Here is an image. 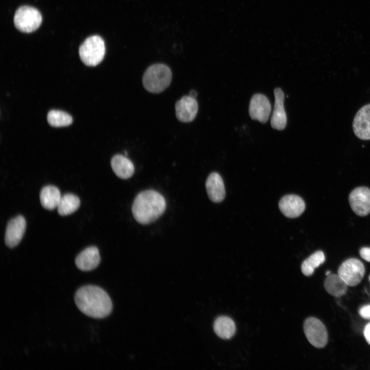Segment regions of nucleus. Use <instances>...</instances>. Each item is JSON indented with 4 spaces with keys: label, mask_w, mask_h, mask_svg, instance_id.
Instances as JSON below:
<instances>
[{
    "label": "nucleus",
    "mask_w": 370,
    "mask_h": 370,
    "mask_svg": "<svg viewBox=\"0 0 370 370\" xmlns=\"http://www.w3.org/2000/svg\"><path fill=\"white\" fill-rule=\"evenodd\" d=\"M110 164L114 172L120 178L128 179L134 173L135 168L133 163L123 155H115L111 160Z\"/></svg>",
    "instance_id": "17"
},
{
    "label": "nucleus",
    "mask_w": 370,
    "mask_h": 370,
    "mask_svg": "<svg viewBox=\"0 0 370 370\" xmlns=\"http://www.w3.org/2000/svg\"><path fill=\"white\" fill-rule=\"evenodd\" d=\"M166 208L164 197L153 190L140 192L135 198L132 211L135 220L139 224L147 225L159 218Z\"/></svg>",
    "instance_id": "2"
},
{
    "label": "nucleus",
    "mask_w": 370,
    "mask_h": 370,
    "mask_svg": "<svg viewBox=\"0 0 370 370\" xmlns=\"http://www.w3.org/2000/svg\"><path fill=\"white\" fill-rule=\"evenodd\" d=\"M26 226L25 219L22 215H18L8 222L5 235L7 247L12 248L18 245L24 236Z\"/></svg>",
    "instance_id": "10"
},
{
    "label": "nucleus",
    "mask_w": 370,
    "mask_h": 370,
    "mask_svg": "<svg viewBox=\"0 0 370 370\" xmlns=\"http://www.w3.org/2000/svg\"><path fill=\"white\" fill-rule=\"evenodd\" d=\"M100 261L98 249L95 246H90L85 248L77 255L75 264L79 270L88 271L97 267Z\"/></svg>",
    "instance_id": "15"
},
{
    "label": "nucleus",
    "mask_w": 370,
    "mask_h": 370,
    "mask_svg": "<svg viewBox=\"0 0 370 370\" xmlns=\"http://www.w3.org/2000/svg\"><path fill=\"white\" fill-rule=\"evenodd\" d=\"M176 116L182 122H189L195 118L198 111V103L195 98L184 96L175 104Z\"/></svg>",
    "instance_id": "12"
},
{
    "label": "nucleus",
    "mask_w": 370,
    "mask_h": 370,
    "mask_svg": "<svg viewBox=\"0 0 370 370\" xmlns=\"http://www.w3.org/2000/svg\"><path fill=\"white\" fill-rule=\"evenodd\" d=\"M279 207L285 216L295 218L304 211L305 204L301 197L291 194L282 197L279 201Z\"/></svg>",
    "instance_id": "13"
},
{
    "label": "nucleus",
    "mask_w": 370,
    "mask_h": 370,
    "mask_svg": "<svg viewBox=\"0 0 370 370\" xmlns=\"http://www.w3.org/2000/svg\"><path fill=\"white\" fill-rule=\"evenodd\" d=\"M206 187L210 199L214 202H219L225 197L224 183L221 176L213 172L208 177Z\"/></svg>",
    "instance_id": "16"
},
{
    "label": "nucleus",
    "mask_w": 370,
    "mask_h": 370,
    "mask_svg": "<svg viewBox=\"0 0 370 370\" xmlns=\"http://www.w3.org/2000/svg\"><path fill=\"white\" fill-rule=\"evenodd\" d=\"M214 330L216 334L223 339H229L235 334V325L229 317L220 316L214 323Z\"/></svg>",
    "instance_id": "20"
},
{
    "label": "nucleus",
    "mask_w": 370,
    "mask_h": 370,
    "mask_svg": "<svg viewBox=\"0 0 370 370\" xmlns=\"http://www.w3.org/2000/svg\"><path fill=\"white\" fill-rule=\"evenodd\" d=\"M325 261V257L322 251H318L303 261L301 265L302 273L306 276L312 275L315 268L318 267Z\"/></svg>",
    "instance_id": "22"
},
{
    "label": "nucleus",
    "mask_w": 370,
    "mask_h": 370,
    "mask_svg": "<svg viewBox=\"0 0 370 370\" xmlns=\"http://www.w3.org/2000/svg\"><path fill=\"white\" fill-rule=\"evenodd\" d=\"M75 302L83 313L95 319L107 317L113 309L112 302L107 293L95 285L80 288L75 294Z\"/></svg>",
    "instance_id": "1"
},
{
    "label": "nucleus",
    "mask_w": 370,
    "mask_h": 370,
    "mask_svg": "<svg viewBox=\"0 0 370 370\" xmlns=\"http://www.w3.org/2000/svg\"><path fill=\"white\" fill-rule=\"evenodd\" d=\"M271 109L270 103L266 96L257 94L252 96L249 107V113L252 119L266 123L269 118Z\"/></svg>",
    "instance_id": "9"
},
{
    "label": "nucleus",
    "mask_w": 370,
    "mask_h": 370,
    "mask_svg": "<svg viewBox=\"0 0 370 370\" xmlns=\"http://www.w3.org/2000/svg\"><path fill=\"white\" fill-rule=\"evenodd\" d=\"M172 75L170 68L163 64H155L145 70L142 78L145 89L153 93H159L170 84Z\"/></svg>",
    "instance_id": "3"
},
{
    "label": "nucleus",
    "mask_w": 370,
    "mask_h": 370,
    "mask_svg": "<svg viewBox=\"0 0 370 370\" xmlns=\"http://www.w3.org/2000/svg\"><path fill=\"white\" fill-rule=\"evenodd\" d=\"M80 200L76 195L68 193L61 196L58 208L61 216H65L75 212L80 207Z\"/></svg>",
    "instance_id": "21"
},
{
    "label": "nucleus",
    "mask_w": 370,
    "mask_h": 370,
    "mask_svg": "<svg viewBox=\"0 0 370 370\" xmlns=\"http://www.w3.org/2000/svg\"><path fill=\"white\" fill-rule=\"evenodd\" d=\"M359 253L362 258L364 260L370 262V248L363 247L360 249Z\"/></svg>",
    "instance_id": "25"
},
{
    "label": "nucleus",
    "mask_w": 370,
    "mask_h": 370,
    "mask_svg": "<svg viewBox=\"0 0 370 370\" xmlns=\"http://www.w3.org/2000/svg\"><path fill=\"white\" fill-rule=\"evenodd\" d=\"M360 316L365 319H370V304L362 306L359 310Z\"/></svg>",
    "instance_id": "24"
},
{
    "label": "nucleus",
    "mask_w": 370,
    "mask_h": 370,
    "mask_svg": "<svg viewBox=\"0 0 370 370\" xmlns=\"http://www.w3.org/2000/svg\"><path fill=\"white\" fill-rule=\"evenodd\" d=\"M369 280H370V277H369Z\"/></svg>",
    "instance_id": "29"
},
{
    "label": "nucleus",
    "mask_w": 370,
    "mask_h": 370,
    "mask_svg": "<svg viewBox=\"0 0 370 370\" xmlns=\"http://www.w3.org/2000/svg\"><path fill=\"white\" fill-rule=\"evenodd\" d=\"M330 274V272L329 271H327L326 272V275H329Z\"/></svg>",
    "instance_id": "28"
},
{
    "label": "nucleus",
    "mask_w": 370,
    "mask_h": 370,
    "mask_svg": "<svg viewBox=\"0 0 370 370\" xmlns=\"http://www.w3.org/2000/svg\"><path fill=\"white\" fill-rule=\"evenodd\" d=\"M304 331L307 340L314 347L322 348L327 343V331L319 319L314 317L307 318L304 323Z\"/></svg>",
    "instance_id": "6"
},
{
    "label": "nucleus",
    "mask_w": 370,
    "mask_h": 370,
    "mask_svg": "<svg viewBox=\"0 0 370 370\" xmlns=\"http://www.w3.org/2000/svg\"><path fill=\"white\" fill-rule=\"evenodd\" d=\"M13 20L17 29L23 32L30 33L35 31L40 26L42 17L36 8L23 6L15 11Z\"/></svg>",
    "instance_id": "5"
},
{
    "label": "nucleus",
    "mask_w": 370,
    "mask_h": 370,
    "mask_svg": "<svg viewBox=\"0 0 370 370\" xmlns=\"http://www.w3.org/2000/svg\"><path fill=\"white\" fill-rule=\"evenodd\" d=\"M324 286L326 291L335 297H341L345 294L347 290V284L338 274H330L327 275Z\"/></svg>",
    "instance_id": "19"
},
{
    "label": "nucleus",
    "mask_w": 370,
    "mask_h": 370,
    "mask_svg": "<svg viewBox=\"0 0 370 370\" xmlns=\"http://www.w3.org/2000/svg\"><path fill=\"white\" fill-rule=\"evenodd\" d=\"M47 119L49 124L53 127L66 126L72 122V118L69 114L60 110H50Z\"/></svg>",
    "instance_id": "23"
},
{
    "label": "nucleus",
    "mask_w": 370,
    "mask_h": 370,
    "mask_svg": "<svg viewBox=\"0 0 370 370\" xmlns=\"http://www.w3.org/2000/svg\"><path fill=\"white\" fill-rule=\"evenodd\" d=\"M61 198L59 189L57 187L51 185L43 187L40 194L42 206L49 210H53L58 207Z\"/></svg>",
    "instance_id": "18"
},
{
    "label": "nucleus",
    "mask_w": 370,
    "mask_h": 370,
    "mask_svg": "<svg viewBox=\"0 0 370 370\" xmlns=\"http://www.w3.org/2000/svg\"><path fill=\"white\" fill-rule=\"evenodd\" d=\"M349 202L352 210L360 216L370 213V189L360 187L354 189L349 195Z\"/></svg>",
    "instance_id": "8"
},
{
    "label": "nucleus",
    "mask_w": 370,
    "mask_h": 370,
    "mask_svg": "<svg viewBox=\"0 0 370 370\" xmlns=\"http://www.w3.org/2000/svg\"><path fill=\"white\" fill-rule=\"evenodd\" d=\"M275 102L271 118V125L278 130H284L287 124L286 114L284 109V94L280 88L274 90Z\"/></svg>",
    "instance_id": "14"
},
{
    "label": "nucleus",
    "mask_w": 370,
    "mask_h": 370,
    "mask_svg": "<svg viewBox=\"0 0 370 370\" xmlns=\"http://www.w3.org/2000/svg\"><path fill=\"white\" fill-rule=\"evenodd\" d=\"M364 336L367 342L370 345V322L365 326Z\"/></svg>",
    "instance_id": "26"
},
{
    "label": "nucleus",
    "mask_w": 370,
    "mask_h": 370,
    "mask_svg": "<svg viewBox=\"0 0 370 370\" xmlns=\"http://www.w3.org/2000/svg\"><path fill=\"white\" fill-rule=\"evenodd\" d=\"M353 128L359 139L370 140V104L362 106L357 112L354 118Z\"/></svg>",
    "instance_id": "11"
},
{
    "label": "nucleus",
    "mask_w": 370,
    "mask_h": 370,
    "mask_svg": "<svg viewBox=\"0 0 370 370\" xmlns=\"http://www.w3.org/2000/svg\"><path fill=\"white\" fill-rule=\"evenodd\" d=\"M197 92H196L195 90H192L190 91V92H189V96H190V97H191L195 99V98H196V97H197Z\"/></svg>",
    "instance_id": "27"
},
{
    "label": "nucleus",
    "mask_w": 370,
    "mask_h": 370,
    "mask_svg": "<svg viewBox=\"0 0 370 370\" xmlns=\"http://www.w3.org/2000/svg\"><path fill=\"white\" fill-rule=\"evenodd\" d=\"M79 53L84 64L88 66H95L104 58L105 53L104 42L99 35L89 36L80 45Z\"/></svg>",
    "instance_id": "4"
},
{
    "label": "nucleus",
    "mask_w": 370,
    "mask_h": 370,
    "mask_svg": "<svg viewBox=\"0 0 370 370\" xmlns=\"http://www.w3.org/2000/svg\"><path fill=\"white\" fill-rule=\"evenodd\" d=\"M364 273L363 264L355 258H349L344 261L338 270V274L349 286L358 285L363 278Z\"/></svg>",
    "instance_id": "7"
}]
</instances>
